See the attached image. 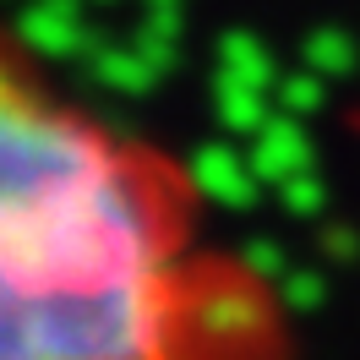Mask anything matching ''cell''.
<instances>
[{"label":"cell","mask_w":360,"mask_h":360,"mask_svg":"<svg viewBox=\"0 0 360 360\" xmlns=\"http://www.w3.org/2000/svg\"><path fill=\"white\" fill-rule=\"evenodd\" d=\"M0 360H295L290 311L175 153L0 39Z\"/></svg>","instance_id":"6da1fadb"}]
</instances>
